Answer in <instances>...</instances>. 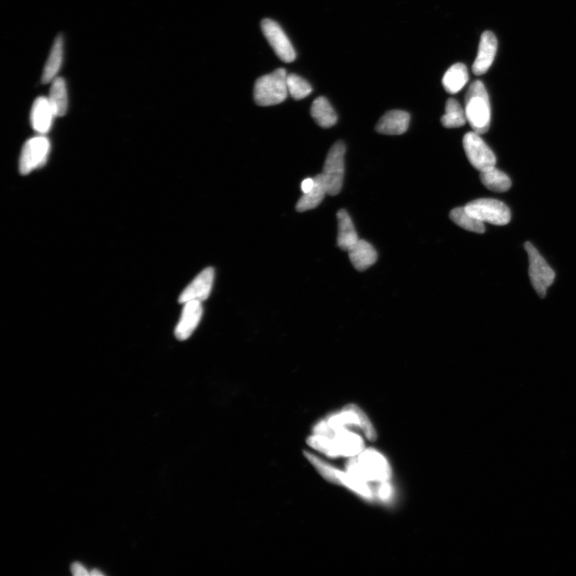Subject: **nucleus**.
<instances>
[{"mask_svg":"<svg viewBox=\"0 0 576 576\" xmlns=\"http://www.w3.org/2000/svg\"><path fill=\"white\" fill-rule=\"evenodd\" d=\"M312 448L328 457H355L365 450V443L357 434L347 430L315 433L308 441Z\"/></svg>","mask_w":576,"mask_h":576,"instance_id":"f257e3e1","label":"nucleus"},{"mask_svg":"<svg viewBox=\"0 0 576 576\" xmlns=\"http://www.w3.org/2000/svg\"><path fill=\"white\" fill-rule=\"evenodd\" d=\"M465 114L474 133H488L491 124V104L484 84L480 80L470 86L465 97Z\"/></svg>","mask_w":576,"mask_h":576,"instance_id":"f03ea898","label":"nucleus"},{"mask_svg":"<svg viewBox=\"0 0 576 576\" xmlns=\"http://www.w3.org/2000/svg\"><path fill=\"white\" fill-rule=\"evenodd\" d=\"M347 464V472L363 481L386 482L391 478V468L385 457L376 450L368 449L357 454Z\"/></svg>","mask_w":576,"mask_h":576,"instance_id":"7ed1b4c3","label":"nucleus"},{"mask_svg":"<svg viewBox=\"0 0 576 576\" xmlns=\"http://www.w3.org/2000/svg\"><path fill=\"white\" fill-rule=\"evenodd\" d=\"M347 428H360L369 441H373L376 439L375 428L365 413L354 404L347 405L340 412L334 414L325 421L318 423L315 428V433L338 430L343 428L347 429Z\"/></svg>","mask_w":576,"mask_h":576,"instance_id":"20e7f679","label":"nucleus"},{"mask_svg":"<svg viewBox=\"0 0 576 576\" xmlns=\"http://www.w3.org/2000/svg\"><path fill=\"white\" fill-rule=\"evenodd\" d=\"M286 70L280 68L256 80L254 87V99L262 107L280 104L288 95Z\"/></svg>","mask_w":576,"mask_h":576,"instance_id":"39448f33","label":"nucleus"},{"mask_svg":"<svg viewBox=\"0 0 576 576\" xmlns=\"http://www.w3.org/2000/svg\"><path fill=\"white\" fill-rule=\"evenodd\" d=\"M307 457L328 481L343 485L352 491L360 495L361 497L370 499L373 497L372 489L363 480L354 477L349 472H343L340 470L333 468L329 463L323 461L320 458L310 452H307Z\"/></svg>","mask_w":576,"mask_h":576,"instance_id":"423d86ee","label":"nucleus"},{"mask_svg":"<svg viewBox=\"0 0 576 576\" xmlns=\"http://www.w3.org/2000/svg\"><path fill=\"white\" fill-rule=\"evenodd\" d=\"M345 143L338 141L332 146L327 154L321 173L325 180L327 195H336L341 191L343 178H345Z\"/></svg>","mask_w":576,"mask_h":576,"instance_id":"0eeeda50","label":"nucleus"},{"mask_svg":"<svg viewBox=\"0 0 576 576\" xmlns=\"http://www.w3.org/2000/svg\"><path fill=\"white\" fill-rule=\"evenodd\" d=\"M524 249L528 256L530 282L537 295L544 299L548 288L553 285L555 273L532 242H525Z\"/></svg>","mask_w":576,"mask_h":576,"instance_id":"6e6552de","label":"nucleus"},{"mask_svg":"<svg viewBox=\"0 0 576 576\" xmlns=\"http://www.w3.org/2000/svg\"><path fill=\"white\" fill-rule=\"evenodd\" d=\"M465 209L483 223L497 226L507 225L512 218L508 207L503 202L495 199L473 200L465 206Z\"/></svg>","mask_w":576,"mask_h":576,"instance_id":"1a4fd4ad","label":"nucleus"},{"mask_svg":"<svg viewBox=\"0 0 576 576\" xmlns=\"http://www.w3.org/2000/svg\"><path fill=\"white\" fill-rule=\"evenodd\" d=\"M463 145L470 163L480 173L496 166V155L479 134L474 131L467 133L464 135Z\"/></svg>","mask_w":576,"mask_h":576,"instance_id":"9d476101","label":"nucleus"},{"mask_svg":"<svg viewBox=\"0 0 576 576\" xmlns=\"http://www.w3.org/2000/svg\"><path fill=\"white\" fill-rule=\"evenodd\" d=\"M50 150V141L44 135L35 136L23 146L19 159V171L23 175L31 173L46 163Z\"/></svg>","mask_w":576,"mask_h":576,"instance_id":"9b49d317","label":"nucleus"},{"mask_svg":"<svg viewBox=\"0 0 576 576\" xmlns=\"http://www.w3.org/2000/svg\"><path fill=\"white\" fill-rule=\"evenodd\" d=\"M261 28L277 57L285 63L294 61L296 50L279 23L270 19H265L261 23Z\"/></svg>","mask_w":576,"mask_h":576,"instance_id":"f8f14e48","label":"nucleus"},{"mask_svg":"<svg viewBox=\"0 0 576 576\" xmlns=\"http://www.w3.org/2000/svg\"><path fill=\"white\" fill-rule=\"evenodd\" d=\"M214 279L215 271L212 267H208L202 271L181 293L179 302L181 304H185L192 300L200 302L206 300L210 296Z\"/></svg>","mask_w":576,"mask_h":576,"instance_id":"ddd939ff","label":"nucleus"},{"mask_svg":"<svg viewBox=\"0 0 576 576\" xmlns=\"http://www.w3.org/2000/svg\"><path fill=\"white\" fill-rule=\"evenodd\" d=\"M202 302L192 300L185 303L183 312L175 330V335L179 340H186L193 334L203 316Z\"/></svg>","mask_w":576,"mask_h":576,"instance_id":"4468645a","label":"nucleus"},{"mask_svg":"<svg viewBox=\"0 0 576 576\" xmlns=\"http://www.w3.org/2000/svg\"><path fill=\"white\" fill-rule=\"evenodd\" d=\"M498 41L492 32H484L479 45L478 54L472 66L474 75H481L488 72L494 62L497 52Z\"/></svg>","mask_w":576,"mask_h":576,"instance_id":"2eb2a0df","label":"nucleus"},{"mask_svg":"<svg viewBox=\"0 0 576 576\" xmlns=\"http://www.w3.org/2000/svg\"><path fill=\"white\" fill-rule=\"evenodd\" d=\"M55 116L52 105L47 97H39L35 100L31 111L32 128L39 135H46L52 128Z\"/></svg>","mask_w":576,"mask_h":576,"instance_id":"dca6fc26","label":"nucleus"},{"mask_svg":"<svg viewBox=\"0 0 576 576\" xmlns=\"http://www.w3.org/2000/svg\"><path fill=\"white\" fill-rule=\"evenodd\" d=\"M410 119V115L403 111H390L378 121L376 129L383 135H402L407 131Z\"/></svg>","mask_w":576,"mask_h":576,"instance_id":"f3484780","label":"nucleus"},{"mask_svg":"<svg viewBox=\"0 0 576 576\" xmlns=\"http://www.w3.org/2000/svg\"><path fill=\"white\" fill-rule=\"evenodd\" d=\"M352 265L357 271H365L377 260V252L366 240H358L348 251Z\"/></svg>","mask_w":576,"mask_h":576,"instance_id":"a211bd4d","label":"nucleus"},{"mask_svg":"<svg viewBox=\"0 0 576 576\" xmlns=\"http://www.w3.org/2000/svg\"><path fill=\"white\" fill-rule=\"evenodd\" d=\"M337 244L343 251H349L358 239L355 226L347 211L342 209L338 211Z\"/></svg>","mask_w":576,"mask_h":576,"instance_id":"6ab92c4d","label":"nucleus"},{"mask_svg":"<svg viewBox=\"0 0 576 576\" xmlns=\"http://www.w3.org/2000/svg\"><path fill=\"white\" fill-rule=\"evenodd\" d=\"M64 60V39L59 35L52 45L46 64H45L42 74V82L48 84L52 82L57 78Z\"/></svg>","mask_w":576,"mask_h":576,"instance_id":"aec40b11","label":"nucleus"},{"mask_svg":"<svg viewBox=\"0 0 576 576\" xmlns=\"http://www.w3.org/2000/svg\"><path fill=\"white\" fill-rule=\"evenodd\" d=\"M311 115L316 124L323 128L333 127L337 123V114L325 97H318L313 101Z\"/></svg>","mask_w":576,"mask_h":576,"instance_id":"412c9836","label":"nucleus"},{"mask_svg":"<svg viewBox=\"0 0 576 576\" xmlns=\"http://www.w3.org/2000/svg\"><path fill=\"white\" fill-rule=\"evenodd\" d=\"M468 80L469 75L466 66L458 63L452 65L443 75V85L447 93L457 94L465 87Z\"/></svg>","mask_w":576,"mask_h":576,"instance_id":"4be33fe9","label":"nucleus"},{"mask_svg":"<svg viewBox=\"0 0 576 576\" xmlns=\"http://www.w3.org/2000/svg\"><path fill=\"white\" fill-rule=\"evenodd\" d=\"M48 100L52 105L55 116H64L68 108L67 84L63 78L57 77L52 81Z\"/></svg>","mask_w":576,"mask_h":576,"instance_id":"5701e85b","label":"nucleus"},{"mask_svg":"<svg viewBox=\"0 0 576 576\" xmlns=\"http://www.w3.org/2000/svg\"><path fill=\"white\" fill-rule=\"evenodd\" d=\"M314 188L301 196L296 204V210L299 212H304L317 208L325 199L327 194L325 180L321 173L315 177Z\"/></svg>","mask_w":576,"mask_h":576,"instance_id":"b1692460","label":"nucleus"},{"mask_svg":"<svg viewBox=\"0 0 576 576\" xmlns=\"http://www.w3.org/2000/svg\"><path fill=\"white\" fill-rule=\"evenodd\" d=\"M479 177L485 188L492 191L502 193V192H506L511 189V179L502 171L496 169V166L482 171V173H480Z\"/></svg>","mask_w":576,"mask_h":576,"instance_id":"393cba45","label":"nucleus"},{"mask_svg":"<svg viewBox=\"0 0 576 576\" xmlns=\"http://www.w3.org/2000/svg\"><path fill=\"white\" fill-rule=\"evenodd\" d=\"M467 118L465 110L454 99H449L446 103L445 114L441 119L443 127L447 128H457L463 127L466 124Z\"/></svg>","mask_w":576,"mask_h":576,"instance_id":"a878e982","label":"nucleus"},{"mask_svg":"<svg viewBox=\"0 0 576 576\" xmlns=\"http://www.w3.org/2000/svg\"><path fill=\"white\" fill-rule=\"evenodd\" d=\"M449 216L454 224L462 227L464 230L477 234H483L485 232L484 223L470 215L465 209V207L464 208H457L452 210Z\"/></svg>","mask_w":576,"mask_h":576,"instance_id":"bb28decb","label":"nucleus"},{"mask_svg":"<svg viewBox=\"0 0 576 576\" xmlns=\"http://www.w3.org/2000/svg\"><path fill=\"white\" fill-rule=\"evenodd\" d=\"M287 85L288 94L296 100L305 99L312 93L311 84L296 74L287 75Z\"/></svg>","mask_w":576,"mask_h":576,"instance_id":"cd10ccee","label":"nucleus"},{"mask_svg":"<svg viewBox=\"0 0 576 576\" xmlns=\"http://www.w3.org/2000/svg\"><path fill=\"white\" fill-rule=\"evenodd\" d=\"M377 497L382 500H387L390 499L392 493L391 485L386 482L382 483L376 489Z\"/></svg>","mask_w":576,"mask_h":576,"instance_id":"c85d7f7f","label":"nucleus"},{"mask_svg":"<svg viewBox=\"0 0 576 576\" xmlns=\"http://www.w3.org/2000/svg\"><path fill=\"white\" fill-rule=\"evenodd\" d=\"M315 185V179L314 178H307L304 181L302 182L301 184V190L303 193L305 194L307 192H309L314 188Z\"/></svg>","mask_w":576,"mask_h":576,"instance_id":"c756f323","label":"nucleus"},{"mask_svg":"<svg viewBox=\"0 0 576 576\" xmlns=\"http://www.w3.org/2000/svg\"><path fill=\"white\" fill-rule=\"evenodd\" d=\"M72 572L75 575H89L90 573L88 572V570L86 569L82 564L79 563H75L72 566Z\"/></svg>","mask_w":576,"mask_h":576,"instance_id":"7c9ffc66","label":"nucleus"},{"mask_svg":"<svg viewBox=\"0 0 576 576\" xmlns=\"http://www.w3.org/2000/svg\"><path fill=\"white\" fill-rule=\"evenodd\" d=\"M90 575H92L93 576H102V575H104V574L102 573H100L99 570H93V572L90 573Z\"/></svg>","mask_w":576,"mask_h":576,"instance_id":"2f4dec72","label":"nucleus"}]
</instances>
